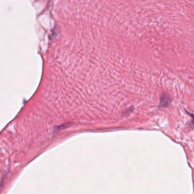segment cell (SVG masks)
<instances>
[{"label": "cell", "mask_w": 194, "mask_h": 194, "mask_svg": "<svg viewBox=\"0 0 194 194\" xmlns=\"http://www.w3.org/2000/svg\"><path fill=\"white\" fill-rule=\"evenodd\" d=\"M171 99L167 93L164 92L162 94L160 98V103L159 106L160 107H167L170 103Z\"/></svg>", "instance_id": "cell-1"}, {"label": "cell", "mask_w": 194, "mask_h": 194, "mask_svg": "<svg viewBox=\"0 0 194 194\" xmlns=\"http://www.w3.org/2000/svg\"><path fill=\"white\" fill-rule=\"evenodd\" d=\"M186 113L188 114V115H189V116H190L192 117V119H193V124H194V114H192L191 113H190V112H188L187 110H186Z\"/></svg>", "instance_id": "cell-2"}]
</instances>
